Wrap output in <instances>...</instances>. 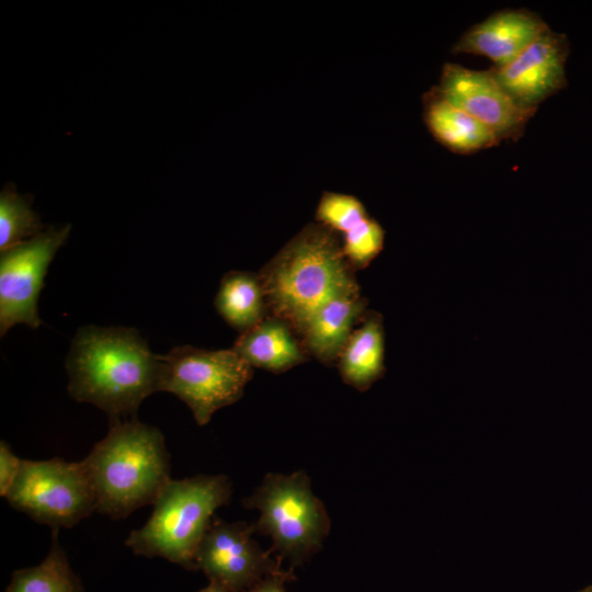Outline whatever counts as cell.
<instances>
[{"mask_svg":"<svg viewBox=\"0 0 592 592\" xmlns=\"http://www.w3.org/2000/svg\"><path fill=\"white\" fill-rule=\"evenodd\" d=\"M9 504L52 530L72 527L96 511L93 487L81 462L22 459L5 496Z\"/></svg>","mask_w":592,"mask_h":592,"instance_id":"52a82bcc","label":"cell"},{"mask_svg":"<svg viewBox=\"0 0 592 592\" xmlns=\"http://www.w3.org/2000/svg\"><path fill=\"white\" fill-rule=\"evenodd\" d=\"M343 253L355 269H364L384 248L385 231L369 215L342 235Z\"/></svg>","mask_w":592,"mask_h":592,"instance_id":"ffe728a7","label":"cell"},{"mask_svg":"<svg viewBox=\"0 0 592 592\" xmlns=\"http://www.w3.org/2000/svg\"><path fill=\"white\" fill-rule=\"evenodd\" d=\"M296 579L293 570L287 569L282 573L264 578L247 592H286L285 583Z\"/></svg>","mask_w":592,"mask_h":592,"instance_id":"603a6c76","label":"cell"},{"mask_svg":"<svg viewBox=\"0 0 592 592\" xmlns=\"http://www.w3.org/2000/svg\"><path fill=\"white\" fill-rule=\"evenodd\" d=\"M96 499V511L113 520L153 504L171 480L170 456L159 429L136 418L111 422L81 462Z\"/></svg>","mask_w":592,"mask_h":592,"instance_id":"3957f363","label":"cell"},{"mask_svg":"<svg viewBox=\"0 0 592 592\" xmlns=\"http://www.w3.org/2000/svg\"><path fill=\"white\" fill-rule=\"evenodd\" d=\"M160 360L159 391L171 392L185 402L198 425L207 424L217 410L238 401L253 375L252 366L232 349L177 346Z\"/></svg>","mask_w":592,"mask_h":592,"instance_id":"8992f818","label":"cell"},{"mask_svg":"<svg viewBox=\"0 0 592 592\" xmlns=\"http://www.w3.org/2000/svg\"><path fill=\"white\" fill-rule=\"evenodd\" d=\"M32 197L21 195L8 184L0 194V251L10 249L43 231L38 215L32 209Z\"/></svg>","mask_w":592,"mask_h":592,"instance_id":"d6986e66","label":"cell"},{"mask_svg":"<svg viewBox=\"0 0 592 592\" xmlns=\"http://www.w3.org/2000/svg\"><path fill=\"white\" fill-rule=\"evenodd\" d=\"M252 367L280 374L307 361L301 340L283 319L267 315L231 348Z\"/></svg>","mask_w":592,"mask_h":592,"instance_id":"4fadbf2b","label":"cell"},{"mask_svg":"<svg viewBox=\"0 0 592 592\" xmlns=\"http://www.w3.org/2000/svg\"><path fill=\"white\" fill-rule=\"evenodd\" d=\"M22 458L18 457L10 445L0 443V496L4 497L10 491L20 471Z\"/></svg>","mask_w":592,"mask_h":592,"instance_id":"7402d4cb","label":"cell"},{"mask_svg":"<svg viewBox=\"0 0 592 592\" xmlns=\"http://www.w3.org/2000/svg\"><path fill=\"white\" fill-rule=\"evenodd\" d=\"M71 226L50 227L32 239L1 252L0 255V333L25 323L41 325L38 297L47 269L66 242Z\"/></svg>","mask_w":592,"mask_h":592,"instance_id":"ba28073f","label":"cell"},{"mask_svg":"<svg viewBox=\"0 0 592 592\" xmlns=\"http://www.w3.org/2000/svg\"><path fill=\"white\" fill-rule=\"evenodd\" d=\"M367 216L365 206L357 197L335 192H325L316 210L317 223L342 235Z\"/></svg>","mask_w":592,"mask_h":592,"instance_id":"44dd1931","label":"cell"},{"mask_svg":"<svg viewBox=\"0 0 592 592\" xmlns=\"http://www.w3.org/2000/svg\"><path fill=\"white\" fill-rule=\"evenodd\" d=\"M385 335L380 314L367 310L351 333L338 358L342 380L365 391L384 376Z\"/></svg>","mask_w":592,"mask_h":592,"instance_id":"2e32d148","label":"cell"},{"mask_svg":"<svg viewBox=\"0 0 592 592\" xmlns=\"http://www.w3.org/2000/svg\"><path fill=\"white\" fill-rule=\"evenodd\" d=\"M569 54L566 35L547 31L512 61L489 69L521 105H537L567 86L565 65Z\"/></svg>","mask_w":592,"mask_h":592,"instance_id":"8fae6325","label":"cell"},{"mask_svg":"<svg viewBox=\"0 0 592 592\" xmlns=\"http://www.w3.org/2000/svg\"><path fill=\"white\" fill-rule=\"evenodd\" d=\"M221 318L240 333L253 328L267 316L264 292L258 273H226L215 297Z\"/></svg>","mask_w":592,"mask_h":592,"instance_id":"e0dca14e","label":"cell"},{"mask_svg":"<svg viewBox=\"0 0 592 592\" xmlns=\"http://www.w3.org/2000/svg\"><path fill=\"white\" fill-rule=\"evenodd\" d=\"M549 30L538 14L527 9H504L464 32L453 52L483 56L493 67H502Z\"/></svg>","mask_w":592,"mask_h":592,"instance_id":"7c38bea8","label":"cell"},{"mask_svg":"<svg viewBox=\"0 0 592 592\" xmlns=\"http://www.w3.org/2000/svg\"><path fill=\"white\" fill-rule=\"evenodd\" d=\"M231 493V481L223 474L171 479L153 503L148 521L132 531L125 544L136 555L161 557L196 570V550L215 512L228 504Z\"/></svg>","mask_w":592,"mask_h":592,"instance_id":"277c9868","label":"cell"},{"mask_svg":"<svg viewBox=\"0 0 592 592\" xmlns=\"http://www.w3.org/2000/svg\"><path fill=\"white\" fill-rule=\"evenodd\" d=\"M58 531L52 530L50 548L43 561L15 570L5 592H84L59 543Z\"/></svg>","mask_w":592,"mask_h":592,"instance_id":"ac0fdd59","label":"cell"},{"mask_svg":"<svg viewBox=\"0 0 592 592\" xmlns=\"http://www.w3.org/2000/svg\"><path fill=\"white\" fill-rule=\"evenodd\" d=\"M254 524L214 520L195 554V569L229 592H247L266 577L282 573V560L253 538Z\"/></svg>","mask_w":592,"mask_h":592,"instance_id":"9c48e42d","label":"cell"},{"mask_svg":"<svg viewBox=\"0 0 592 592\" xmlns=\"http://www.w3.org/2000/svg\"><path fill=\"white\" fill-rule=\"evenodd\" d=\"M258 275L267 315L286 321L299 339L327 303L361 294L341 239L319 223L304 227Z\"/></svg>","mask_w":592,"mask_h":592,"instance_id":"7a4b0ae2","label":"cell"},{"mask_svg":"<svg viewBox=\"0 0 592 592\" xmlns=\"http://www.w3.org/2000/svg\"><path fill=\"white\" fill-rule=\"evenodd\" d=\"M580 592H592V587H588V588L583 589Z\"/></svg>","mask_w":592,"mask_h":592,"instance_id":"d4e9b609","label":"cell"},{"mask_svg":"<svg viewBox=\"0 0 592 592\" xmlns=\"http://www.w3.org/2000/svg\"><path fill=\"white\" fill-rule=\"evenodd\" d=\"M434 88L448 102L490 128L501 140L520 138L537 110L517 103L490 70H474L446 62Z\"/></svg>","mask_w":592,"mask_h":592,"instance_id":"30bf717a","label":"cell"},{"mask_svg":"<svg viewBox=\"0 0 592 592\" xmlns=\"http://www.w3.org/2000/svg\"><path fill=\"white\" fill-rule=\"evenodd\" d=\"M162 363L135 329L87 326L78 330L66 360L68 392L103 410L111 422L134 419L159 391Z\"/></svg>","mask_w":592,"mask_h":592,"instance_id":"6da1fadb","label":"cell"},{"mask_svg":"<svg viewBox=\"0 0 592 592\" xmlns=\"http://www.w3.org/2000/svg\"><path fill=\"white\" fill-rule=\"evenodd\" d=\"M423 119L435 140L455 153L468 155L501 143L490 128L448 102L434 87L423 96Z\"/></svg>","mask_w":592,"mask_h":592,"instance_id":"5bb4252c","label":"cell"},{"mask_svg":"<svg viewBox=\"0 0 592 592\" xmlns=\"http://www.w3.org/2000/svg\"><path fill=\"white\" fill-rule=\"evenodd\" d=\"M200 592H229V591L225 590L224 588L215 583L209 582V584L206 588L202 589Z\"/></svg>","mask_w":592,"mask_h":592,"instance_id":"cb8c5ba5","label":"cell"},{"mask_svg":"<svg viewBox=\"0 0 592 592\" xmlns=\"http://www.w3.org/2000/svg\"><path fill=\"white\" fill-rule=\"evenodd\" d=\"M241 503L259 511L253 523L255 533L271 538L270 550L282 561L287 560L293 571L322 548L331 528L329 514L304 470L266 474Z\"/></svg>","mask_w":592,"mask_h":592,"instance_id":"5b68a950","label":"cell"},{"mask_svg":"<svg viewBox=\"0 0 592 592\" xmlns=\"http://www.w3.org/2000/svg\"><path fill=\"white\" fill-rule=\"evenodd\" d=\"M366 306L361 294L338 297L322 306L300 337L306 352L326 365L337 362Z\"/></svg>","mask_w":592,"mask_h":592,"instance_id":"9a60e30c","label":"cell"}]
</instances>
